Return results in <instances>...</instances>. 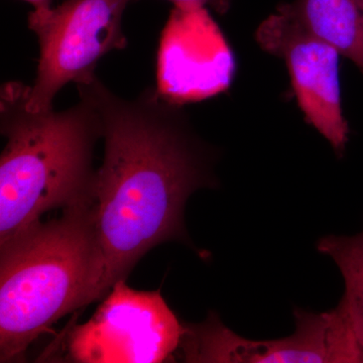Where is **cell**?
Returning a JSON list of instances; mask_svg holds the SVG:
<instances>
[{
	"label": "cell",
	"instance_id": "obj_1",
	"mask_svg": "<svg viewBox=\"0 0 363 363\" xmlns=\"http://www.w3.org/2000/svg\"><path fill=\"white\" fill-rule=\"evenodd\" d=\"M76 86L97 109L104 140V162L91 189L88 305L125 279L152 247L184 238L186 202L213 179L183 105L152 87L123 99L97 76Z\"/></svg>",
	"mask_w": 363,
	"mask_h": 363
},
{
	"label": "cell",
	"instance_id": "obj_2",
	"mask_svg": "<svg viewBox=\"0 0 363 363\" xmlns=\"http://www.w3.org/2000/svg\"><path fill=\"white\" fill-rule=\"evenodd\" d=\"M28 85L9 82L0 92V245L26 233L45 212L91 195L93 150L102 138L99 113L87 97L63 111H32Z\"/></svg>",
	"mask_w": 363,
	"mask_h": 363
},
{
	"label": "cell",
	"instance_id": "obj_3",
	"mask_svg": "<svg viewBox=\"0 0 363 363\" xmlns=\"http://www.w3.org/2000/svg\"><path fill=\"white\" fill-rule=\"evenodd\" d=\"M93 247L91 195L0 245V362L86 306Z\"/></svg>",
	"mask_w": 363,
	"mask_h": 363
},
{
	"label": "cell",
	"instance_id": "obj_4",
	"mask_svg": "<svg viewBox=\"0 0 363 363\" xmlns=\"http://www.w3.org/2000/svg\"><path fill=\"white\" fill-rule=\"evenodd\" d=\"M130 1L66 0L28 13V28L40 45L37 76L26 93L30 111L54 108L52 101L64 86L89 82L105 55L125 49L123 16Z\"/></svg>",
	"mask_w": 363,
	"mask_h": 363
},
{
	"label": "cell",
	"instance_id": "obj_5",
	"mask_svg": "<svg viewBox=\"0 0 363 363\" xmlns=\"http://www.w3.org/2000/svg\"><path fill=\"white\" fill-rule=\"evenodd\" d=\"M184 332L160 291L133 290L121 279L89 321L72 330L69 353L77 362H162L180 347Z\"/></svg>",
	"mask_w": 363,
	"mask_h": 363
},
{
	"label": "cell",
	"instance_id": "obj_6",
	"mask_svg": "<svg viewBox=\"0 0 363 363\" xmlns=\"http://www.w3.org/2000/svg\"><path fill=\"white\" fill-rule=\"evenodd\" d=\"M296 331L288 337L253 341L240 337L217 317L185 326L181 347L191 362H363V350L339 304L330 312L297 310Z\"/></svg>",
	"mask_w": 363,
	"mask_h": 363
},
{
	"label": "cell",
	"instance_id": "obj_7",
	"mask_svg": "<svg viewBox=\"0 0 363 363\" xmlns=\"http://www.w3.org/2000/svg\"><path fill=\"white\" fill-rule=\"evenodd\" d=\"M255 40L264 52L285 61L308 123L343 156L350 130L341 105L337 50L308 30L288 4L260 23Z\"/></svg>",
	"mask_w": 363,
	"mask_h": 363
},
{
	"label": "cell",
	"instance_id": "obj_8",
	"mask_svg": "<svg viewBox=\"0 0 363 363\" xmlns=\"http://www.w3.org/2000/svg\"><path fill=\"white\" fill-rule=\"evenodd\" d=\"M234 52L207 7L174 6L157 54V90L172 104L225 92L235 77Z\"/></svg>",
	"mask_w": 363,
	"mask_h": 363
},
{
	"label": "cell",
	"instance_id": "obj_9",
	"mask_svg": "<svg viewBox=\"0 0 363 363\" xmlns=\"http://www.w3.org/2000/svg\"><path fill=\"white\" fill-rule=\"evenodd\" d=\"M294 14L363 73V13L357 0H297Z\"/></svg>",
	"mask_w": 363,
	"mask_h": 363
},
{
	"label": "cell",
	"instance_id": "obj_10",
	"mask_svg": "<svg viewBox=\"0 0 363 363\" xmlns=\"http://www.w3.org/2000/svg\"><path fill=\"white\" fill-rule=\"evenodd\" d=\"M318 250L334 260L344 279L340 305L363 350V231L354 236H327Z\"/></svg>",
	"mask_w": 363,
	"mask_h": 363
},
{
	"label": "cell",
	"instance_id": "obj_11",
	"mask_svg": "<svg viewBox=\"0 0 363 363\" xmlns=\"http://www.w3.org/2000/svg\"><path fill=\"white\" fill-rule=\"evenodd\" d=\"M178 7H210L217 13L223 14L228 11L231 0H169Z\"/></svg>",
	"mask_w": 363,
	"mask_h": 363
},
{
	"label": "cell",
	"instance_id": "obj_12",
	"mask_svg": "<svg viewBox=\"0 0 363 363\" xmlns=\"http://www.w3.org/2000/svg\"><path fill=\"white\" fill-rule=\"evenodd\" d=\"M25 1L30 2L35 9H49L52 6V0H25Z\"/></svg>",
	"mask_w": 363,
	"mask_h": 363
},
{
	"label": "cell",
	"instance_id": "obj_13",
	"mask_svg": "<svg viewBox=\"0 0 363 363\" xmlns=\"http://www.w3.org/2000/svg\"><path fill=\"white\" fill-rule=\"evenodd\" d=\"M358 6H359L360 9H362L363 13V0H357Z\"/></svg>",
	"mask_w": 363,
	"mask_h": 363
}]
</instances>
